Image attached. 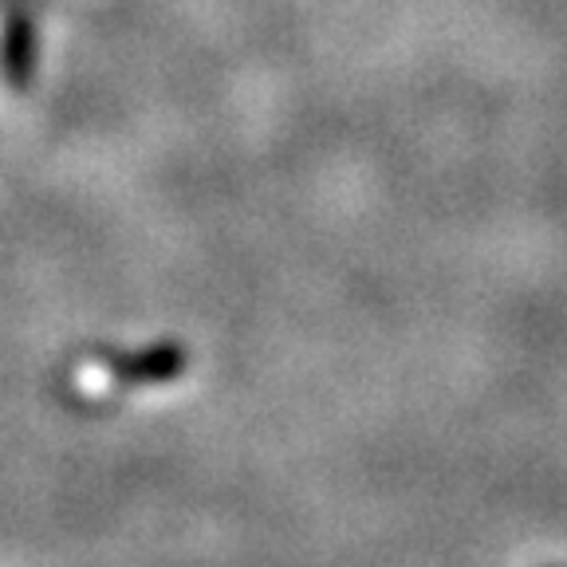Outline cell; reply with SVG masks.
I'll use <instances>...</instances> for the list:
<instances>
[{
	"instance_id": "6da1fadb",
	"label": "cell",
	"mask_w": 567,
	"mask_h": 567,
	"mask_svg": "<svg viewBox=\"0 0 567 567\" xmlns=\"http://www.w3.org/2000/svg\"><path fill=\"white\" fill-rule=\"evenodd\" d=\"M186 367H189V354L182 347L158 343L151 351L111 354V359H95V363L80 367L75 386L83 394H111V390H123V386H154V382H174Z\"/></svg>"
},
{
	"instance_id": "7a4b0ae2",
	"label": "cell",
	"mask_w": 567,
	"mask_h": 567,
	"mask_svg": "<svg viewBox=\"0 0 567 567\" xmlns=\"http://www.w3.org/2000/svg\"><path fill=\"white\" fill-rule=\"evenodd\" d=\"M0 75L12 91H24L35 80V24L20 9L9 12L0 32Z\"/></svg>"
}]
</instances>
